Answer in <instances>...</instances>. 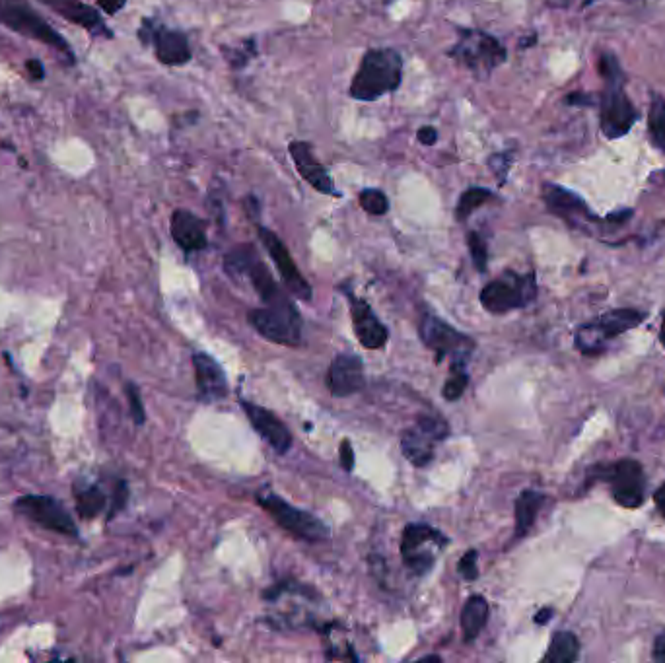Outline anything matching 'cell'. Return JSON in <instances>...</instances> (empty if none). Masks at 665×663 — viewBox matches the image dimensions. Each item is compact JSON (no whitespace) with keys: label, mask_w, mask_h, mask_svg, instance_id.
<instances>
[{"label":"cell","mask_w":665,"mask_h":663,"mask_svg":"<svg viewBox=\"0 0 665 663\" xmlns=\"http://www.w3.org/2000/svg\"><path fill=\"white\" fill-rule=\"evenodd\" d=\"M358 201H360V207L372 216H384L385 212L389 210V201H387L384 191H380V189H364L360 193Z\"/></svg>","instance_id":"1f68e13d"},{"label":"cell","mask_w":665,"mask_h":663,"mask_svg":"<svg viewBox=\"0 0 665 663\" xmlns=\"http://www.w3.org/2000/svg\"><path fill=\"white\" fill-rule=\"evenodd\" d=\"M245 415L249 422L253 424V428L279 452L284 454L290 450L292 446V434L288 430V426L282 420L273 415L271 411L253 405V403H244Z\"/></svg>","instance_id":"44dd1931"},{"label":"cell","mask_w":665,"mask_h":663,"mask_svg":"<svg viewBox=\"0 0 665 663\" xmlns=\"http://www.w3.org/2000/svg\"><path fill=\"white\" fill-rule=\"evenodd\" d=\"M580 658V640L572 632H557L545 654V662L572 663Z\"/></svg>","instance_id":"83f0119b"},{"label":"cell","mask_w":665,"mask_h":663,"mask_svg":"<svg viewBox=\"0 0 665 663\" xmlns=\"http://www.w3.org/2000/svg\"><path fill=\"white\" fill-rule=\"evenodd\" d=\"M26 69H28L30 76H32L34 80H41V78L45 76V69H43V65H41L37 59H30V61L26 63Z\"/></svg>","instance_id":"60d3db41"},{"label":"cell","mask_w":665,"mask_h":663,"mask_svg":"<svg viewBox=\"0 0 665 663\" xmlns=\"http://www.w3.org/2000/svg\"><path fill=\"white\" fill-rule=\"evenodd\" d=\"M642 319H644L642 312H636L630 308L613 310L609 314L601 315L595 323H588V325L580 327V331L576 335V347L584 354H597L605 349L607 341L640 325Z\"/></svg>","instance_id":"ba28073f"},{"label":"cell","mask_w":665,"mask_h":663,"mask_svg":"<svg viewBox=\"0 0 665 663\" xmlns=\"http://www.w3.org/2000/svg\"><path fill=\"white\" fill-rule=\"evenodd\" d=\"M140 41L152 45L156 59L166 67H181L191 61V47L187 35L179 30L166 28L156 20L146 18L139 30Z\"/></svg>","instance_id":"4fadbf2b"},{"label":"cell","mask_w":665,"mask_h":663,"mask_svg":"<svg viewBox=\"0 0 665 663\" xmlns=\"http://www.w3.org/2000/svg\"><path fill=\"white\" fill-rule=\"evenodd\" d=\"M74 500L76 512L82 520H94L104 512L107 506V496L96 485H74Z\"/></svg>","instance_id":"484cf974"},{"label":"cell","mask_w":665,"mask_h":663,"mask_svg":"<svg viewBox=\"0 0 665 663\" xmlns=\"http://www.w3.org/2000/svg\"><path fill=\"white\" fill-rule=\"evenodd\" d=\"M660 335H662V341L665 343V315H664V321H662V331H660Z\"/></svg>","instance_id":"f6af8a7d"},{"label":"cell","mask_w":665,"mask_h":663,"mask_svg":"<svg viewBox=\"0 0 665 663\" xmlns=\"http://www.w3.org/2000/svg\"><path fill=\"white\" fill-rule=\"evenodd\" d=\"M403 80V57L399 51L370 49L362 61L358 72L352 78L349 94L358 102H376L385 94L395 92Z\"/></svg>","instance_id":"7a4b0ae2"},{"label":"cell","mask_w":665,"mask_h":663,"mask_svg":"<svg viewBox=\"0 0 665 663\" xmlns=\"http://www.w3.org/2000/svg\"><path fill=\"white\" fill-rule=\"evenodd\" d=\"M14 510L49 531L67 537H78V527L74 524L69 510L65 508L63 502H59L53 496H43V494L20 496L14 502Z\"/></svg>","instance_id":"30bf717a"},{"label":"cell","mask_w":665,"mask_h":663,"mask_svg":"<svg viewBox=\"0 0 665 663\" xmlns=\"http://www.w3.org/2000/svg\"><path fill=\"white\" fill-rule=\"evenodd\" d=\"M41 2L59 16H63L70 24H76L82 30H86L88 34L113 37L111 30L105 26L100 12L84 4L82 0H41Z\"/></svg>","instance_id":"d6986e66"},{"label":"cell","mask_w":665,"mask_h":663,"mask_svg":"<svg viewBox=\"0 0 665 663\" xmlns=\"http://www.w3.org/2000/svg\"><path fill=\"white\" fill-rule=\"evenodd\" d=\"M551 615H553V611H551V609H543V611H539V613H537V617H535V623L543 625V623H547V621L551 619Z\"/></svg>","instance_id":"ee69618b"},{"label":"cell","mask_w":665,"mask_h":663,"mask_svg":"<svg viewBox=\"0 0 665 663\" xmlns=\"http://www.w3.org/2000/svg\"><path fill=\"white\" fill-rule=\"evenodd\" d=\"M224 265L230 275H245L251 280V284L255 286L257 294L261 296L267 308H280V310L294 308V304L282 292L277 280L273 279L267 265L259 259L257 251L251 245H240L232 249L226 255Z\"/></svg>","instance_id":"5b68a950"},{"label":"cell","mask_w":665,"mask_h":663,"mask_svg":"<svg viewBox=\"0 0 665 663\" xmlns=\"http://www.w3.org/2000/svg\"><path fill=\"white\" fill-rule=\"evenodd\" d=\"M259 504L282 529H286L288 533H292L298 539L323 541L329 535V529L325 527L321 520H317L308 512H302V510L294 508L292 504H288L286 500H282L280 496L273 494V492H269L265 496H259Z\"/></svg>","instance_id":"8fae6325"},{"label":"cell","mask_w":665,"mask_h":663,"mask_svg":"<svg viewBox=\"0 0 665 663\" xmlns=\"http://www.w3.org/2000/svg\"><path fill=\"white\" fill-rule=\"evenodd\" d=\"M327 387L335 397H349L364 387V364L354 354H339L329 372Z\"/></svg>","instance_id":"ac0fdd59"},{"label":"cell","mask_w":665,"mask_h":663,"mask_svg":"<svg viewBox=\"0 0 665 663\" xmlns=\"http://www.w3.org/2000/svg\"><path fill=\"white\" fill-rule=\"evenodd\" d=\"M448 543L446 535L428 524H409L403 531L401 555L405 566L415 574H426L436 562V549Z\"/></svg>","instance_id":"52a82bcc"},{"label":"cell","mask_w":665,"mask_h":663,"mask_svg":"<svg viewBox=\"0 0 665 663\" xmlns=\"http://www.w3.org/2000/svg\"><path fill=\"white\" fill-rule=\"evenodd\" d=\"M537 294L533 275L504 273L500 279L489 282L481 292V304L490 314H506L527 306Z\"/></svg>","instance_id":"8992f818"},{"label":"cell","mask_w":665,"mask_h":663,"mask_svg":"<svg viewBox=\"0 0 665 663\" xmlns=\"http://www.w3.org/2000/svg\"><path fill=\"white\" fill-rule=\"evenodd\" d=\"M125 393H127V399H129V407H131V415H133L135 424H139V426L144 424L146 413H144V405H142V399H140L139 387L135 384H127Z\"/></svg>","instance_id":"e575fe53"},{"label":"cell","mask_w":665,"mask_h":663,"mask_svg":"<svg viewBox=\"0 0 665 663\" xmlns=\"http://www.w3.org/2000/svg\"><path fill=\"white\" fill-rule=\"evenodd\" d=\"M288 152L294 160V166L298 174L302 175L304 181H308L315 191L323 195H337L335 183L327 170L321 166V162L315 158L314 148L306 140H292L288 146Z\"/></svg>","instance_id":"e0dca14e"},{"label":"cell","mask_w":665,"mask_h":663,"mask_svg":"<svg viewBox=\"0 0 665 663\" xmlns=\"http://www.w3.org/2000/svg\"><path fill=\"white\" fill-rule=\"evenodd\" d=\"M648 135H650V142L665 154V102L664 98L658 94H654L650 100Z\"/></svg>","instance_id":"f546056e"},{"label":"cell","mask_w":665,"mask_h":663,"mask_svg":"<svg viewBox=\"0 0 665 663\" xmlns=\"http://www.w3.org/2000/svg\"><path fill=\"white\" fill-rule=\"evenodd\" d=\"M193 366H195V380L199 395L205 401H218L228 395V382L226 374L220 368V364L210 358L205 352L193 354Z\"/></svg>","instance_id":"603a6c76"},{"label":"cell","mask_w":665,"mask_h":663,"mask_svg":"<svg viewBox=\"0 0 665 663\" xmlns=\"http://www.w3.org/2000/svg\"><path fill=\"white\" fill-rule=\"evenodd\" d=\"M341 465L345 471H352V467H354V452H352L349 440H345L341 444Z\"/></svg>","instance_id":"f35d334b"},{"label":"cell","mask_w":665,"mask_h":663,"mask_svg":"<svg viewBox=\"0 0 665 663\" xmlns=\"http://www.w3.org/2000/svg\"><path fill=\"white\" fill-rule=\"evenodd\" d=\"M350 315H352V327L354 333L364 349H382L387 341V329L384 323L372 312V308L364 300H350Z\"/></svg>","instance_id":"ffe728a7"},{"label":"cell","mask_w":665,"mask_h":663,"mask_svg":"<svg viewBox=\"0 0 665 663\" xmlns=\"http://www.w3.org/2000/svg\"><path fill=\"white\" fill-rule=\"evenodd\" d=\"M543 201L547 209L568 222L576 224L580 220H595L592 210L588 209V205L576 193L555 183L543 185Z\"/></svg>","instance_id":"7402d4cb"},{"label":"cell","mask_w":665,"mask_h":663,"mask_svg":"<svg viewBox=\"0 0 665 663\" xmlns=\"http://www.w3.org/2000/svg\"><path fill=\"white\" fill-rule=\"evenodd\" d=\"M599 72L605 82V92L601 96L599 125L607 139L615 140L629 135L632 125L638 119V111L625 92V74L619 59L613 53H603L599 59Z\"/></svg>","instance_id":"6da1fadb"},{"label":"cell","mask_w":665,"mask_h":663,"mask_svg":"<svg viewBox=\"0 0 665 663\" xmlns=\"http://www.w3.org/2000/svg\"><path fill=\"white\" fill-rule=\"evenodd\" d=\"M257 234H259V240L265 245V249L269 251L273 263L277 265L286 288L300 300H312V286L298 271L290 251L286 249V245L280 242L279 236L275 232H271L269 228H263V226L257 228Z\"/></svg>","instance_id":"2e32d148"},{"label":"cell","mask_w":665,"mask_h":663,"mask_svg":"<svg viewBox=\"0 0 665 663\" xmlns=\"http://www.w3.org/2000/svg\"><path fill=\"white\" fill-rule=\"evenodd\" d=\"M448 57L459 67H465L477 78L485 80L506 61L508 53L494 35L481 30H461L457 43L448 51Z\"/></svg>","instance_id":"3957f363"},{"label":"cell","mask_w":665,"mask_h":663,"mask_svg":"<svg viewBox=\"0 0 665 663\" xmlns=\"http://www.w3.org/2000/svg\"><path fill=\"white\" fill-rule=\"evenodd\" d=\"M222 55L234 69H244L245 65L257 55V45L253 39H245L238 47H222Z\"/></svg>","instance_id":"4dcf8cb0"},{"label":"cell","mask_w":665,"mask_h":663,"mask_svg":"<svg viewBox=\"0 0 665 663\" xmlns=\"http://www.w3.org/2000/svg\"><path fill=\"white\" fill-rule=\"evenodd\" d=\"M545 502V496L537 490H524L516 500V537H524L535 524V518Z\"/></svg>","instance_id":"4316f807"},{"label":"cell","mask_w":665,"mask_h":663,"mask_svg":"<svg viewBox=\"0 0 665 663\" xmlns=\"http://www.w3.org/2000/svg\"><path fill=\"white\" fill-rule=\"evenodd\" d=\"M601 479L609 483L615 502L623 508L634 510L644 504L646 475L636 459H621L613 465H607L601 473Z\"/></svg>","instance_id":"7c38bea8"},{"label":"cell","mask_w":665,"mask_h":663,"mask_svg":"<svg viewBox=\"0 0 665 663\" xmlns=\"http://www.w3.org/2000/svg\"><path fill=\"white\" fill-rule=\"evenodd\" d=\"M467 245H469V251H471L473 265L477 267V271L485 273L487 271V261H489V251H487L485 240L477 232H469Z\"/></svg>","instance_id":"d6a6232c"},{"label":"cell","mask_w":665,"mask_h":663,"mask_svg":"<svg viewBox=\"0 0 665 663\" xmlns=\"http://www.w3.org/2000/svg\"><path fill=\"white\" fill-rule=\"evenodd\" d=\"M469 384V376L463 372V368H454L452 376L448 378V382L444 385V397L448 401H457Z\"/></svg>","instance_id":"836d02e7"},{"label":"cell","mask_w":665,"mask_h":663,"mask_svg":"<svg viewBox=\"0 0 665 663\" xmlns=\"http://www.w3.org/2000/svg\"><path fill=\"white\" fill-rule=\"evenodd\" d=\"M170 230H172L175 244L179 245L183 251H201L209 244L205 222L189 210H175L172 214Z\"/></svg>","instance_id":"cb8c5ba5"},{"label":"cell","mask_w":665,"mask_h":663,"mask_svg":"<svg viewBox=\"0 0 665 663\" xmlns=\"http://www.w3.org/2000/svg\"><path fill=\"white\" fill-rule=\"evenodd\" d=\"M0 24L16 34L53 47L67 59L69 65L76 61L67 39L57 34V30L51 28L26 0H0Z\"/></svg>","instance_id":"277c9868"},{"label":"cell","mask_w":665,"mask_h":663,"mask_svg":"<svg viewBox=\"0 0 665 663\" xmlns=\"http://www.w3.org/2000/svg\"><path fill=\"white\" fill-rule=\"evenodd\" d=\"M98 4H100V8L104 10L105 14L115 16L119 10L125 8L127 0H98Z\"/></svg>","instance_id":"ab89813d"},{"label":"cell","mask_w":665,"mask_h":663,"mask_svg":"<svg viewBox=\"0 0 665 663\" xmlns=\"http://www.w3.org/2000/svg\"><path fill=\"white\" fill-rule=\"evenodd\" d=\"M654 502H656V506H658V510H660V514L664 516L665 520V483L660 489L656 490V494H654Z\"/></svg>","instance_id":"7bdbcfd3"},{"label":"cell","mask_w":665,"mask_h":663,"mask_svg":"<svg viewBox=\"0 0 665 663\" xmlns=\"http://www.w3.org/2000/svg\"><path fill=\"white\" fill-rule=\"evenodd\" d=\"M249 323L269 341L296 347L302 341V317L296 308H259L249 312Z\"/></svg>","instance_id":"5bb4252c"},{"label":"cell","mask_w":665,"mask_h":663,"mask_svg":"<svg viewBox=\"0 0 665 663\" xmlns=\"http://www.w3.org/2000/svg\"><path fill=\"white\" fill-rule=\"evenodd\" d=\"M420 337L428 349L436 352L438 360L448 354L454 356V368H463V364L471 356V350L475 349V343L467 335L455 331L452 325L438 319L436 315L426 314L422 317Z\"/></svg>","instance_id":"9c48e42d"},{"label":"cell","mask_w":665,"mask_h":663,"mask_svg":"<svg viewBox=\"0 0 665 663\" xmlns=\"http://www.w3.org/2000/svg\"><path fill=\"white\" fill-rule=\"evenodd\" d=\"M477 557H479L477 551H469V553H465L463 559L459 560L457 570H459V574L465 580H475L479 576V572H477Z\"/></svg>","instance_id":"8d00e7d4"},{"label":"cell","mask_w":665,"mask_h":663,"mask_svg":"<svg viewBox=\"0 0 665 663\" xmlns=\"http://www.w3.org/2000/svg\"><path fill=\"white\" fill-rule=\"evenodd\" d=\"M397 0H384L385 6H391V4H395Z\"/></svg>","instance_id":"bcb514c9"},{"label":"cell","mask_w":665,"mask_h":663,"mask_svg":"<svg viewBox=\"0 0 665 663\" xmlns=\"http://www.w3.org/2000/svg\"><path fill=\"white\" fill-rule=\"evenodd\" d=\"M127 498H129V490H127V483L125 481H119L117 487H115V492H113V500H111V510L107 514V520L115 518V514H119L125 504H127Z\"/></svg>","instance_id":"d590c367"},{"label":"cell","mask_w":665,"mask_h":663,"mask_svg":"<svg viewBox=\"0 0 665 663\" xmlns=\"http://www.w3.org/2000/svg\"><path fill=\"white\" fill-rule=\"evenodd\" d=\"M417 139H419L420 144H426V146H434L438 142V131L430 125L426 127H420L419 133H417Z\"/></svg>","instance_id":"74e56055"},{"label":"cell","mask_w":665,"mask_h":663,"mask_svg":"<svg viewBox=\"0 0 665 663\" xmlns=\"http://www.w3.org/2000/svg\"><path fill=\"white\" fill-rule=\"evenodd\" d=\"M494 199V193L485 189V187H469L457 201V207H455V218L459 222H465L473 212L477 209H481L483 205H487L489 201Z\"/></svg>","instance_id":"f1b7e54d"},{"label":"cell","mask_w":665,"mask_h":663,"mask_svg":"<svg viewBox=\"0 0 665 663\" xmlns=\"http://www.w3.org/2000/svg\"><path fill=\"white\" fill-rule=\"evenodd\" d=\"M448 436L446 422L434 417H422L407 430L401 438V452L417 467H424L432 461L436 444Z\"/></svg>","instance_id":"9a60e30c"},{"label":"cell","mask_w":665,"mask_h":663,"mask_svg":"<svg viewBox=\"0 0 665 663\" xmlns=\"http://www.w3.org/2000/svg\"><path fill=\"white\" fill-rule=\"evenodd\" d=\"M487 621H489L487 599L481 595L469 597V601L465 603V607L461 611V630H463L465 642L475 640L481 634V630L485 629Z\"/></svg>","instance_id":"d4e9b609"},{"label":"cell","mask_w":665,"mask_h":663,"mask_svg":"<svg viewBox=\"0 0 665 663\" xmlns=\"http://www.w3.org/2000/svg\"><path fill=\"white\" fill-rule=\"evenodd\" d=\"M654 660H656V662L665 663V632L656 638V644H654Z\"/></svg>","instance_id":"b9f144b4"}]
</instances>
